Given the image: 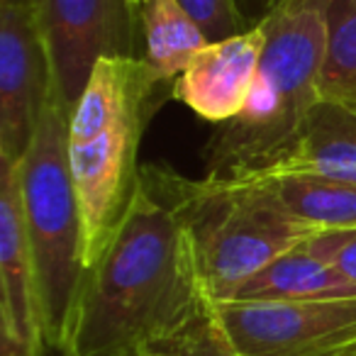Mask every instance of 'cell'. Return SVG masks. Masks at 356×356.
Listing matches in <instances>:
<instances>
[{"instance_id": "cell-7", "label": "cell", "mask_w": 356, "mask_h": 356, "mask_svg": "<svg viewBox=\"0 0 356 356\" xmlns=\"http://www.w3.org/2000/svg\"><path fill=\"white\" fill-rule=\"evenodd\" d=\"M51 88L71 115L93 66L103 56L129 54L127 0H35Z\"/></svg>"}, {"instance_id": "cell-17", "label": "cell", "mask_w": 356, "mask_h": 356, "mask_svg": "<svg viewBox=\"0 0 356 356\" xmlns=\"http://www.w3.org/2000/svg\"><path fill=\"white\" fill-rule=\"evenodd\" d=\"M178 6L193 17V22L210 40V44L252 30L239 15L234 0H178Z\"/></svg>"}, {"instance_id": "cell-11", "label": "cell", "mask_w": 356, "mask_h": 356, "mask_svg": "<svg viewBox=\"0 0 356 356\" xmlns=\"http://www.w3.org/2000/svg\"><path fill=\"white\" fill-rule=\"evenodd\" d=\"M281 178H330L356 184V108L320 103L305 132L286 154L234 184H273Z\"/></svg>"}, {"instance_id": "cell-14", "label": "cell", "mask_w": 356, "mask_h": 356, "mask_svg": "<svg viewBox=\"0 0 356 356\" xmlns=\"http://www.w3.org/2000/svg\"><path fill=\"white\" fill-rule=\"evenodd\" d=\"M286 208L320 232L356 229V184L330 178H281L273 181Z\"/></svg>"}, {"instance_id": "cell-6", "label": "cell", "mask_w": 356, "mask_h": 356, "mask_svg": "<svg viewBox=\"0 0 356 356\" xmlns=\"http://www.w3.org/2000/svg\"><path fill=\"white\" fill-rule=\"evenodd\" d=\"M154 100L137 105L86 142H69V163L83 222L86 268L95 264L122 220L139 181L137 152Z\"/></svg>"}, {"instance_id": "cell-12", "label": "cell", "mask_w": 356, "mask_h": 356, "mask_svg": "<svg viewBox=\"0 0 356 356\" xmlns=\"http://www.w3.org/2000/svg\"><path fill=\"white\" fill-rule=\"evenodd\" d=\"M332 298H356V283L302 244L254 273L227 302H300Z\"/></svg>"}, {"instance_id": "cell-16", "label": "cell", "mask_w": 356, "mask_h": 356, "mask_svg": "<svg viewBox=\"0 0 356 356\" xmlns=\"http://www.w3.org/2000/svg\"><path fill=\"white\" fill-rule=\"evenodd\" d=\"M156 356H242L222 330L215 310L203 315L188 332L161 349Z\"/></svg>"}, {"instance_id": "cell-20", "label": "cell", "mask_w": 356, "mask_h": 356, "mask_svg": "<svg viewBox=\"0 0 356 356\" xmlns=\"http://www.w3.org/2000/svg\"><path fill=\"white\" fill-rule=\"evenodd\" d=\"M142 6H144V0H127V8L132 10V15H137V13L142 10Z\"/></svg>"}, {"instance_id": "cell-9", "label": "cell", "mask_w": 356, "mask_h": 356, "mask_svg": "<svg viewBox=\"0 0 356 356\" xmlns=\"http://www.w3.org/2000/svg\"><path fill=\"white\" fill-rule=\"evenodd\" d=\"M0 339L3 356L47 351L17 163H0Z\"/></svg>"}, {"instance_id": "cell-3", "label": "cell", "mask_w": 356, "mask_h": 356, "mask_svg": "<svg viewBox=\"0 0 356 356\" xmlns=\"http://www.w3.org/2000/svg\"><path fill=\"white\" fill-rule=\"evenodd\" d=\"M142 173L188 227L213 305L227 302L254 273L322 234L286 208L273 184L193 181L154 163Z\"/></svg>"}, {"instance_id": "cell-13", "label": "cell", "mask_w": 356, "mask_h": 356, "mask_svg": "<svg viewBox=\"0 0 356 356\" xmlns=\"http://www.w3.org/2000/svg\"><path fill=\"white\" fill-rule=\"evenodd\" d=\"M144 30V56L154 79L173 81L188 69L193 56L210 44L178 0H144L139 10Z\"/></svg>"}, {"instance_id": "cell-21", "label": "cell", "mask_w": 356, "mask_h": 356, "mask_svg": "<svg viewBox=\"0 0 356 356\" xmlns=\"http://www.w3.org/2000/svg\"><path fill=\"white\" fill-rule=\"evenodd\" d=\"M13 3H35V0H13Z\"/></svg>"}, {"instance_id": "cell-22", "label": "cell", "mask_w": 356, "mask_h": 356, "mask_svg": "<svg viewBox=\"0 0 356 356\" xmlns=\"http://www.w3.org/2000/svg\"><path fill=\"white\" fill-rule=\"evenodd\" d=\"M349 108H356V105H349Z\"/></svg>"}, {"instance_id": "cell-5", "label": "cell", "mask_w": 356, "mask_h": 356, "mask_svg": "<svg viewBox=\"0 0 356 356\" xmlns=\"http://www.w3.org/2000/svg\"><path fill=\"white\" fill-rule=\"evenodd\" d=\"M242 356H356V298L215 302Z\"/></svg>"}, {"instance_id": "cell-2", "label": "cell", "mask_w": 356, "mask_h": 356, "mask_svg": "<svg viewBox=\"0 0 356 356\" xmlns=\"http://www.w3.org/2000/svg\"><path fill=\"white\" fill-rule=\"evenodd\" d=\"M330 0H283L264 20L266 47L244 110L203 149L205 178L234 181L286 154L320 108Z\"/></svg>"}, {"instance_id": "cell-1", "label": "cell", "mask_w": 356, "mask_h": 356, "mask_svg": "<svg viewBox=\"0 0 356 356\" xmlns=\"http://www.w3.org/2000/svg\"><path fill=\"white\" fill-rule=\"evenodd\" d=\"M210 310L188 227L139 168L132 200L88 271L64 356H156Z\"/></svg>"}, {"instance_id": "cell-8", "label": "cell", "mask_w": 356, "mask_h": 356, "mask_svg": "<svg viewBox=\"0 0 356 356\" xmlns=\"http://www.w3.org/2000/svg\"><path fill=\"white\" fill-rule=\"evenodd\" d=\"M51 93L32 3L0 0V163H17Z\"/></svg>"}, {"instance_id": "cell-4", "label": "cell", "mask_w": 356, "mask_h": 356, "mask_svg": "<svg viewBox=\"0 0 356 356\" xmlns=\"http://www.w3.org/2000/svg\"><path fill=\"white\" fill-rule=\"evenodd\" d=\"M22 215L35 264L47 349L66 354L88 268L69 163V113L51 88L32 142L17 161Z\"/></svg>"}, {"instance_id": "cell-19", "label": "cell", "mask_w": 356, "mask_h": 356, "mask_svg": "<svg viewBox=\"0 0 356 356\" xmlns=\"http://www.w3.org/2000/svg\"><path fill=\"white\" fill-rule=\"evenodd\" d=\"M283 0H234L239 15L244 17L249 27H257L259 22H264Z\"/></svg>"}, {"instance_id": "cell-10", "label": "cell", "mask_w": 356, "mask_h": 356, "mask_svg": "<svg viewBox=\"0 0 356 356\" xmlns=\"http://www.w3.org/2000/svg\"><path fill=\"white\" fill-rule=\"evenodd\" d=\"M266 47V27H257L213 42L193 56L188 69L176 79L173 98L186 103L208 122L225 124L249 103Z\"/></svg>"}, {"instance_id": "cell-15", "label": "cell", "mask_w": 356, "mask_h": 356, "mask_svg": "<svg viewBox=\"0 0 356 356\" xmlns=\"http://www.w3.org/2000/svg\"><path fill=\"white\" fill-rule=\"evenodd\" d=\"M320 100L356 105V0H330Z\"/></svg>"}, {"instance_id": "cell-18", "label": "cell", "mask_w": 356, "mask_h": 356, "mask_svg": "<svg viewBox=\"0 0 356 356\" xmlns=\"http://www.w3.org/2000/svg\"><path fill=\"white\" fill-rule=\"evenodd\" d=\"M307 247L322 257L325 261L334 264L351 283H356V229H341V232H322Z\"/></svg>"}]
</instances>
